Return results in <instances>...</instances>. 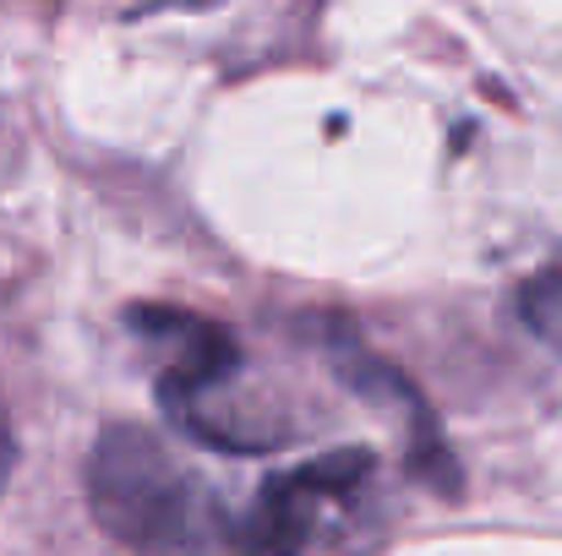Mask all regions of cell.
Instances as JSON below:
<instances>
[{
  "label": "cell",
  "mask_w": 562,
  "mask_h": 556,
  "mask_svg": "<svg viewBox=\"0 0 562 556\" xmlns=\"http://www.w3.org/2000/svg\"><path fill=\"white\" fill-rule=\"evenodd\" d=\"M11 464H16V436H11V420H5V409H0V491H5V480H11Z\"/></svg>",
  "instance_id": "5"
},
{
  "label": "cell",
  "mask_w": 562,
  "mask_h": 556,
  "mask_svg": "<svg viewBox=\"0 0 562 556\" xmlns=\"http://www.w3.org/2000/svg\"><path fill=\"white\" fill-rule=\"evenodd\" d=\"M387 541V497L372 447H334L268 475L235 519V556H372Z\"/></svg>",
  "instance_id": "2"
},
{
  "label": "cell",
  "mask_w": 562,
  "mask_h": 556,
  "mask_svg": "<svg viewBox=\"0 0 562 556\" xmlns=\"http://www.w3.org/2000/svg\"><path fill=\"white\" fill-rule=\"evenodd\" d=\"M88 508L137 556H229L235 524L187 464L137 425H115L88 453Z\"/></svg>",
  "instance_id": "1"
},
{
  "label": "cell",
  "mask_w": 562,
  "mask_h": 556,
  "mask_svg": "<svg viewBox=\"0 0 562 556\" xmlns=\"http://www.w3.org/2000/svg\"><path fill=\"white\" fill-rule=\"evenodd\" d=\"M132 333L154 350V382H159V404L165 415L191 431L196 442L218 447V453H262L279 447V436H268L262 425H251L235 398H240V344L196 317V311H176V306H137Z\"/></svg>",
  "instance_id": "3"
},
{
  "label": "cell",
  "mask_w": 562,
  "mask_h": 556,
  "mask_svg": "<svg viewBox=\"0 0 562 556\" xmlns=\"http://www.w3.org/2000/svg\"><path fill=\"white\" fill-rule=\"evenodd\" d=\"M519 317L530 322L536 339H547L552 350H562V268L530 279V284L519 290Z\"/></svg>",
  "instance_id": "4"
}]
</instances>
